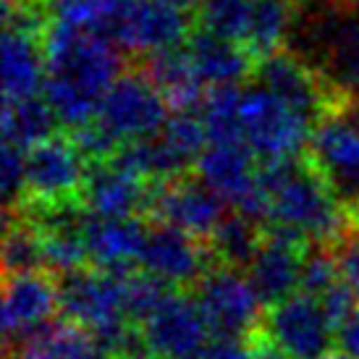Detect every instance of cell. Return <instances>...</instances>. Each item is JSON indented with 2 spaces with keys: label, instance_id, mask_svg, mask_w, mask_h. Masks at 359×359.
Returning <instances> with one entry per match:
<instances>
[{
  "label": "cell",
  "instance_id": "6da1fadb",
  "mask_svg": "<svg viewBox=\"0 0 359 359\" xmlns=\"http://www.w3.org/2000/svg\"><path fill=\"white\" fill-rule=\"evenodd\" d=\"M48 79L42 97L60 126L76 131L97 118L102 97L123 71V50L108 32L50 19L45 32Z\"/></svg>",
  "mask_w": 359,
  "mask_h": 359
},
{
  "label": "cell",
  "instance_id": "7a4b0ae2",
  "mask_svg": "<svg viewBox=\"0 0 359 359\" xmlns=\"http://www.w3.org/2000/svg\"><path fill=\"white\" fill-rule=\"evenodd\" d=\"M286 50L315 74L333 108L359 102V11L344 0H304Z\"/></svg>",
  "mask_w": 359,
  "mask_h": 359
},
{
  "label": "cell",
  "instance_id": "3957f363",
  "mask_svg": "<svg viewBox=\"0 0 359 359\" xmlns=\"http://www.w3.org/2000/svg\"><path fill=\"white\" fill-rule=\"evenodd\" d=\"M259 187L268 208L265 229L294 233L307 244L336 247L354 223L307 158L259 165Z\"/></svg>",
  "mask_w": 359,
  "mask_h": 359
},
{
  "label": "cell",
  "instance_id": "277c9868",
  "mask_svg": "<svg viewBox=\"0 0 359 359\" xmlns=\"http://www.w3.org/2000/svg\"><path fill=\"white\" fill-rule=\"evenodd\" d=\"M304 158L341 208L359 220V102L336 105L315 123Z\"/></svg>",
  "mask_w": 359,
  "mask_h": 359
},
{
  "label": "cell",
  "instance_id": "5b68a950",
  "mask_svg": "<svg viewBox=\"0 0 359 359\" xmlns=\"http://www.w3.org/2000/svg\"><path fill=\"white\" fill-rule=\"evenodd\" d=\"M239 123L241 142L250 147L259 165L291 163L307 152L312 123L255 81L250 90L241 92Z\"/></svg>",
  "mask_w": 359,
  "mask_h": 359
},
{
  "label": "cell",
  "instance_id": "8992f818",
  "mask_svg": "<svg viewBox=\"0 0 359 359\" xmlns=\"http://www.w3.org/2000/svg\"><path fill=\"white\" fill-rule=\"evenodd\" d=\"M90 160L71 134H53L27 150L24 202L19 208L50 210L84 205ZM16 208V210H19Z\"/></svg>",
  "mask_w": 359,
  "mask_h": 359
},
{
  "label": "cell",
  "instance_id": "52a82bcc",
  "mask_svg": "<svg viewBox=\"0 0 359 359\" xmlns=\"http://www.w3.org/2000/svg\"><path fill=\"white\" fill-rule=\"evenodd\" d=\"M129 273H113V270L87 265L81 270L58 276L60 312L81 323L84 328L95 330L105 351L123 330L134 325L129 320V307H126V276Z\"/></svg>",
  "mask_w": 359,
  "mask_h": 359
},
{
  "label": "cell",
  "instance_id": "ba28073f",
  "mask_svg": "<svg viewBox=\"0 0 359 359\" xmlns=\"http://www.w3.org/2000/svg\"><path fill=\"white\" fill-rule=\"evenodd\" d=\"M168 116L170 105L163 97V92L137 63H131L102 97L100 113L95 121L123 147L129 142L160 134Z\"/></svg>",
  "mask_w": 359,
  "mask_h": 359
},
{
  "label": "cell",
  "instance_id": "9c48e42d",
  "mask_svg": "<svg viewBox=\"0 0 359 359\" xmlns=\"http://www.w3.org/2000/svg\"><path fill=\"white\" fill-rule=\"evenodd\" d=\"M208 318L212 336L252 339L262 325L265 304L239 268L212 265L191 289Z\"/></svg>",
  "mask_w": 359,
  "mask_h": 359
},
{
  "label": "cell",
  "instance_id": "30bf717a",
  "mask_svg": "<svg viewBox=\"0 0 359 359\" xmlns=\"http://www.w3.org/2000/svg\"><path fill=\"white\" fill-rule=\"evenodd\" d=\"M262 333L289 359H325L339 344V325L328 309L304 291L265 307Z\"/></svg>",
  "mask_w": 359,
  "mask_h": 359
},
{
  "label": "cell",
  "instance_id": "8fae6325",
  "mask_svg": "<svg viewBox=\"0 0 359 359\" xmlns=\"http://www.w3.org/2000/svg\"><path fill=\"white\" fill-rule=\"evenodd\" d=\"M110 37L134 60L176 50L191 37L189 13L168 0H129L110 29Z\"/></svg>",
  "mask_w": 359,
  "mask_h": 359
},
{
  "label": "cell",
  "instance_id": "7c38bea8",
  "mask_svg": "<svg viewBox=\"0 0 359 359\" xmlns=\"http://www.w3.org/2000/svg\"><path fill=\"white\" fill-rule=\"evenodd\" d=\"M226 208L229 202L210 189L197 173H187L179 179L152 184L147 220H158L187 231L194 239L210 241L220 220L229 215Z\"/></svg>",
  "mask_w": 359,
  "mask_h": 359
},
{
  "label": "cell",
  "instance_id": "4fadbf2b",
  "mask_svg": "<svg viewBox=\"0 0 359 359\" xmlns=\"http://www.w3.org/2000/svg\"><path fill=\"white\" fill-rule=\"evenodd\" d=\"M140 330L152 359H194L212 341L200 302L187 289L170 291Z\"/></svg>",
  "mask_w": 359,
  "mask_h": 359
},
{
  "label": "cell",
  "instance_id": "5bb4252c",
  "mask_svg": "<svg viewBox=\"0 0 359 359\" xmlns=\"http://www.w3.org/2000/svg\"><path fill=\"white\" fill-rule=\"evenodd\" d=\"M215 265L208 241L194 239L187 231L150 220L142 247L140 270L173 289H194L197 280Z\"/></svg>",
  "mask_w": 359,
  "mask_h": 359
},
{
  "label": "cell",
  "instance_id": "9a60e30c",
  "mask_svg": "<svg viewBox=\"0 0 359 359\" xmlns=\"http://www.w3.org/2000/svg\"><path fill=\"white\" fill-rule=\"evenodd\" d=\"M307 250V241L294 233L262 229V239L247 265V278L252 280L265 307H273L299 291Z\"/></svg>",
  "mask_w": 359,
  "mask_h": 359
},
{
  "label": "cell",
  "instance_id": "2e32d148",
  "mask_svg": "<svg viewBox=\"0 0 359 359\" xmlns=\"http://www.w3.org/2000/svg\"><path fill=\"white\" fill-rule=\"evenodd\" d=\"M60 309V278L53 270L6 276L3 286V336L6 344L32 333Z\"/></svg>",
  "mask_w": 359,
  "mask_h": 359
},
{
  "label": "cell",
  "instance_id": "e0dca14e",
  "mask_svg": "<svg viewBox=\"0 0 359 359\" xmlns=\"http://www.w3.org/2000/svg\"><path fill=\"white\" fill-rule=\"evenodd\" d=\"M250 81L273 92L278 100H283L291 110H297L302 118L309 121L312 129L333 108L325 90L315 79V74L291 50H278L268 58L257 60Z\"/></svg>",
  "mask_w": 359,
  "mask_h": 359
},
{
  "label": "cell",
  "instance_id": "ac0fdd59",
  "mask_svg": "<svg viewBox=\"0 0 359 359\" xmlns=\"http://www.w3.org/2000/svg\"><path fill=\"white\" fill-rule=\"evenodd\" d=\"M152 184L131 170L108 163L90 165L84 210L100 218H147Z\"/></svg>",
  "mask_w": 359,
  "mask_h": 359
},
{
  "label": "cell",
  "instance_id": "d6986e66",
  "mask_svg": "<svg viewBox=\"0 0 359 359\" xmlns=\"http://www.w3.org/2000/svg\"><path fill=\"white\" fill-rule=\"evenodd\" d=\"M147 218H100L84 212V247L90 265L113 273L140 270Z\"/></svg>",
  "mask_w": 359,
  "mask_h": 359
},
{
  "label": "cell",
  "instance_id": "ffe728a7",
  "mask_svg": "<svg viewBox=\"0 0 359 359\" xmlns=\"http://www.w3.org/2000/svg\"><path fill=\"white\" fill-rule=\"evenodd\" d=\"M48 79L45 34L6 24L3 34V102L37 97Z\"/></svg>",
  "mask_w": 359,
  "mask_h": 359
},
{
  "label": "cell",
  "instance_id": "44dd1931",
  "mask_svg": "<svg viewBox=\"0 0 359 359\" xmlns=\"http://www.w3.org/2000/svg\"><path fill=\"white\" fill-rule=\"evenodd\" d=\"M6 359H108V351L95 330L63 315L6 344Z\"/></svg>",
  "mask_w": 359,
  "mask_h": 359
},
{
  "label": "cell",
  "instance_id": "7402d4cb",
  "mask_svg": "<svg viewBox=\"0 0 359 359\" xmlns=\"http://www.w3.org/2000/svg\"><path fill=\"white\" fill-rule=\"evenodd\" d=\"M184 50L191 60V69L205 90L212 87H239L241 81L252 79L257 60L250 50L233 40L218 37L208 29L191 32Z\"/></svg>",
  "mask_w": 359,
  "mask_h": 359
},
{
  "label": "cell",
  "instance_id": "603a6c76",
  "mask_svg": "<svg viewBox=\"0 0 359 359\" xmlns=\"http://www.w3.org/2000/svg\"><path fill=\"white\" fill-rule=\"evenodd\" d=\"M294 0H252L250 27L244 34V48L255 60H262L278 50H286L291 27L297 19Z\"/></svg>",
  "mask_w": 359,
  "mask_h": 359
},
{
  "label": "cell",
  "instance_id": "cb8c5ba5",
  "mask_svg": "<svg viewBox=\"0 0 359 359\" xmlns=\"http://www.w3.org/2000/svg\"><path fill=\"white\" fill-rule=\"evenodd\" d=\"M48 270L45 236L37 220L27 212H6V239H3V273H32Z\"/></svg>",
  "mask_w": 359,
  "mask_h": 359
},
{
  "label": "cell",
  "instance_id": "d4e9b609",
  "mask_svg": "<svg viewBox=\"0 0 359 359\" xmlns=\"http://www.w3.org/2000/svg\"><path fill=\"white\" fill-rule=\"evenodd\" d=\"M55 126H58V118L42 95L3 102V142L8 144L29 150L53 134H58Z\"/></svg>",
  "mask_w": 359,
  "mask_h": 359
},
{
  "label": "cell",
  "instance_id": "484cf974",
  "mask_svg": "<svg viewBox=\"0 0 359 359\" xmlns=\"http://www.w3.org/2000/svg\"><path fill=\"white\" fill-rule=\"evenodd\" d=\"M262 239V229L255 220L244 218L241 212L231 210L226 218L220 220L215 233L210 236L208 247L212 252L215 265H229V268H247L252 255Z\"/></svg>",
  "mask_w": 359,
  "mask_h": 359
},
{
  "label": "cell",
  "instance_id": "4316f807",
  "mask_svg": "<svg viewBox=\"0 0 359 359\" xmlns=\"http://www.w3.org/2000/svg\"><path fill=\"white\" fill-rule=\"evenodd\" d=\"M126 3L129 0H48V8L55 21H66V24L81 27V29H100L110 34Z\"/></svg>",
  "mask_w": 359,
  "mask_h": 359
},
{
  "label": "cell",
  "instance_id": "83f0119b",
  "mask_svg": "<svg viewBox=\"0 0 359 359\" xmlns=\"http://www.w3.org/2000/svg\"><path fill=\"white\" fill-rule=\"evenodd\" d=\"M250 13L252 0H205L200 6V27L241 45L250 27Z\"/></svg>",
  "mask_w": 359,
  "mask_h": 359
},
{
  "label": "cell",
  "instance_id": "f1b7e54d",
  "mask_svg": "<svg viewBox=\"0 0 359 359\" xmlns=\"http://www.w3.org/2000/svg\"><path fill=\"white\" fill-rule=\"evenodd\" d=\"M24 176H27V150L3 142L0 187H3V197H6V212H13L24 202Z\"/></svg>",
  "mask_w": 359,
  "mask_h": 359
},
{
  "label": "cell",
  "instance_id": "f546056e",
  "mask_svg": "<svg viewBox=\"0 0 359 359\" xmlns=\"http://www.w3.org/2000/svg\"><path fill=\"white\" fill-rule=\"evenodd\" d=\"M333 250H336V257H339L341 278L346 280L351 289L359 294V220L351 223L346 236Z\"/></svg>",
  "mask_w": 359,
  "mask_h": 359
},
{
  "label": "cell",
  "instance_id": "4dcf8cb0",
  "mask_svg": "<svg viewBox=\"0 0 359 359\" xmlns=\"http://www.w3.org/2000/svg\"><path fill=\"white\" fill-rule=\"evenodd\" d=\"M194 359H255V346L252 339L212 336V341Z\"/></svg>",
  "mask_w": 359,
  "mask_h": 359
},
{
  "label": "cell",
  "instance_id": "1f68e13d",
  "mask_svg": "<svg viewBox=\"0 0 359 359\" xmlns=\"http://www.w3.org/2000/svg\"><path fill=\"white\" fill-rule=\"evenodd\" d=\"M339 349L351 359H359V309L339 330Z\"/></svg>",
  "mask_w": 359,
  "mask_h": 359
},
{
  "label": "cell",
  "instance_id": "d6a6232c",
  "mask_svg": "<svg viewBox=\"0 0 359 359\" xmlns=\"http://www.w3.org/2000/svg\"><path fill=\"white\" fill-rule=\"evenodd\" d=\"M168 3L179 6V8H184V11H189V8H194V6H202L205 0H168Z\"/></svg>",
  "mask_w": 359,
  "mask_h": 359
},
{
  "label": "cell",
  "instance_id": "836d02e7",
  "mask_svg": "<svg viewBox=\"0 0 359 359\" xmlns=\"http://www.w3.org/2000/svg\"><path fill=\"white\" fill-rule=\"evenodd\" d=\"M325 359H351V357H346L344 351H333V354H328Z\"/></svg>",
  "mask_w": 359,
  "mask_h": 359
},
{
  "label": "cell",
  "instance_id": "e575fe53",
  "mask_svg": "<svg viewBox=\"0 0 359 359\" xmlns=\"http://www.w3.org/2000/svg\"><path fill=\"white\" fill-rule=\"evenodd\" d=\"M344 3H346V6H351L354 11H359V0H344Z\"/></svg>",
  "mask_w": 359,
  "mask_h": 359
},
{
  "label": "cell",
  "instance_id": "d590c367",
  "mask_svg": "<svg viewBox=\"0 0 359 359\" xmlns=\"http://www.w3.org/2000/svg\"><path fill=\"white\" fill-rule=\"evenodd\" d=\"M294 3H304V0H294Z\"/></svg>",
  "mask_w": 359,
  "mask_h": 359
}]
</instances>
